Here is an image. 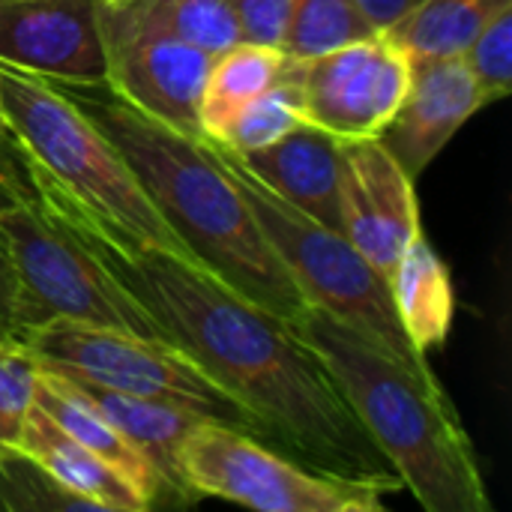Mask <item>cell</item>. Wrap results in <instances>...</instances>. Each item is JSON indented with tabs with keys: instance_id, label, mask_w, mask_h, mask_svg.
Listing matches in <instances>:
<instances>
[{
	"instance_id": "cell-19",
	"label": "cell",
	"mask_w": 512,
	"mask_h": 512,
	"mask_svg": "<svg viewBox=\"0 0 512 512\" xmlns=\"http://www.w3.org/2000/svg\"><path fill=\"white\" fill-rule=\"evenodd\" d=\"M285 51L276 45L237 42L213 57L201 99H198V126L201 138L219 141L234 114L273 87L282 75Z\"/></svg>"
},
{
	"instance_id": "cell-17",
	"label": "cell",
	"mask_w": 512,
	"mask_h": 512,
	"mask_svg": "<svg viewBox=\"0 0 512 512\" xmlns=\"http://www.w3.org/2000/svg\"><path fill=\"white\" fill-rule=\"evenodd\" d=\"M387 285L393 309L411 345L420 354L441 348L456 318V291L450 267L441 261L423 231L414 234V240L405 246L387 276Z\"/></svg>"
},
{
	"instance_id": "cell-10",
	"label": "cell",
	"mask_w": 512,
	"mask_h": 512,
	"mask_svg": "<svg viewBox=\"0 0 512 512\" xmlns=\"http://www.w3.org/2000/svg\"><path fill=\"white\" fill-rule=\"evenodd\" d=\"M282 72L303 123L354 141L378 138L390 123L411 84V57L387 33H372L315 57L285 54Z\"/></svg>"
},
{
	"instance_id": "cell-4",
	"label": "cell",
	"mask_w": 512,
	"mask_h": 512,
	"mask_svg": "<svg viewBox=\"0 0 512 512\" xmlns=\"http://www.w3.org/2000/svg\"><path fill=\"white\" fill-rule=\"evenodd\" d=\"M426 512H492L474 444L438 375H417L342 321L309 306L294 324Z\"/></svg>"
},
{
	"instance_id": "cell-30",
	"label": "cell",
	"mask_w": 512,
	"mask_h": 512,
	"mask_svg": "<svg viewBox=\"0 0 512 512\" xmlns=\"http://www.w3.org/2000/svg\"><path fill=\"white\" fill-rule=\"evenodd\" d=\"M0 138H9V129H6V117H3V105H0ZM12 141V138H9Z\"/></svg>"
},
{
	"instance_id": "cell-23",
	"label": "cell",
	"mask_w": 512,
	"mask_h": 512,
	"mask_svg": "<svg viewBox=\"0 0 512 512\" xmlns=\"http://www.w3.org/2000/svg\"><path fill=\"white\" fill-rule=\"evenodd\" d=\"M174 36L186 39L189 45L222 54L225 48L243 42L240 24L228 0H141Z\"/></svg>"
},
{
	"instance_id": "cell-28",
	"label": "cell",
	"mask_w": 512,
	"mask_h": 512,
	"mask_svg": "<svg viewBox=\"0 0 512 512\" xmlns=\"http://www.w3.org/2000/svg\"><path fill=\"white\" fill-rule=\"evenodd\" d=\"M423 0H357V6L363 9V15L369 18V24L384 33L390 30L396 21H402L408 12H414Z\"/></svg>"
},
{
	"instance_id": "cell-13",
	"label": "cell",
	"mask_w": 512,
	"mask_h": 512,
	"mask_svg": "<svg viewBox=\"0 0 512 512\" xmlns=\"http://www.w3.org/2000/svg\"><path fill=\"white\" fill-rule=\"evenodd\" d=\"M480 108L474 75L462 57L411 60L408 93L378 141L417 180Z\"/></svg>"
},
{
	"instance_id": "cell-8",
	"label": "cell",
	"mask_w": 512,
	"mask_h": 512,
	"mask_svg": "<svg viewBox=\"0 0 512 512\" xmlns=\"http://www.w3.org/2000/svg\"><path fill=\"white\" fill-rule=\"evenodd\" d=\"M183 483L201 498H222L261 512H384V480L306 471L255 435L201 420L177 450Z\"/></svg>"
},
{
	"instance_id": "cell-24",
	"label": "cell",
	"mask_w": 512,
	"mask_h": 512,
	"mask_svg": "<svg viewBox=\"0 0 512 512\" xmlns=\"http://www.w3.org/2000/svg\"><path fill=\"white\" fill-rule=\"evenodd\" d=\"M39 372V360L18 339H0V462L15 453L24 420L36 402Z\"/></svg>"
},
{
	"instance_id": "cell-15",
	"label": "cell",
	"mask_w": 512,
	"mask_h": 512,
	"mask_svg": "<svg viewBox=\"0 0 512 512\" xmlns=\"http://www.w3.org/2000/svg\"><path fill=\"white\" fill-rule=\"evenodd\" d=\"M15 456L27 459L54 486H60L72 498L90 504L93 510H150V501L126 474H120L102 456H96L93 450H87L84 444L69 438L36 402H33V408L24 420V429L18 435Z\"/></svg>"
},
{
	"instance_id": "cell-2",
	"label": "cell",
	"mask_w": 512,
	"mask_h": 512,
	"mask_svg": "<svg viewBox=\"0 0 512 512\" xmlns=\"http://www.w3.org/2000/svg\"><path fill=\"white\" fill-rule=\"evenodd\" d=\"M60 87L120 147L198 267L279 318L297 324L309 312L306 297L204 138L147 117L105 84Z\"/></svg>"
},
{
	"instance_id": "cell-12",
	"label": "cell",
	"mask_w": 512,
	"mask_h": 512,
	"mask_svg": "<svg viewBox=\"0 0 512 512\" xmlns=\"http://www.w3.org/2000/svg\"><path fill=\"white\" fill-rule=\"evenodd\" d=\"M99 0H0V63L54 84H105Z\"/></svg>"
},
{
	"instance_id": "cell-31",
	"label": "cell",
	"mask_w": 512,
	"mask_h": 512,
	"mask_svg": "<svg viewBox=\"0 0 512 512\" xmlns=\"http://www.w3.org/2000/svg\"><path fill=\"white\" fill-rule=\"evenodd\" d=\"M9 201H15V198H12L6 189H0V207H3V204H9Z\"/></svg>"
},
{
	"instance_id": "cell-9",
	"label": "cell",
	"mask_w": 512,
	"mask_h": 512,
	"mask_svg": "<svg viewBox=\"0 0 512 512\" xmlns=\"http://www.w3.org/2000/svg\"><path fill=\"white\" fill-rule=\"evenodd\" d=\"M105 87L147 117L201 138L198 99L213 54L174 36L141 0H99Z\"/></svg>"
},
{
	"instance_id": "cell-21",
	"label": "cell",
	"mask_w": 512,
	"mask_h": 512,
	"mask_svg": "<svg viewBox=\"0 0 512 512\" xmlns=\"http://www.w3.org/2000/svg\"><path fill=\"white\" fill-rule=\"evenodd\" d=\"M372 33L378 30L357 0H294L279 48L288 57H315Z\"/></svg>"
},
{
	"instance_id": "cell-22",
	"label": "cell",
	"mask_w": 512,
	"mask_h": 512,
	"mask_svg": "<svg viewBox=\"0 0 512 512\" xmlns=\"http://www.w3.org/2000/svg\"><path fill=\"white\" fill-rule=\"evenodd\" d=\"M297 123H303L300 111H297V96H294L291 81L282 72L273 87H267L261 96H255L249 105H243L234 114V120L225 126V132L216 144H222L234 153H252V150H261V147L279 141Z\"/></svg>"
},
{
	"instance_id": "cell-5",
	"label": "cell",
	"mask_w": 512,
	"mask_h": 512,
	"mask_svg": "<svg viewBox=\"0 0 512 512\" xmlns=\"http://www.w3.org/2000/svg\"><path fill=\"white\" fill-rule=\"evenodd\" d=\"M207 147L246 198L258 228L264 231L267 243L285 264L306 303L342 321L366 342L399 360L405 369L417 375H435L426 354L411 345L399 324L387 276H381L342 231L324 228L279 198L273 189H267L228 147L216 141H207Z\"/></svg>"
},
{
	"instance_id": "cell-25",
	"label": "cell",
	"mask_w": 512,
	"mask_h": 512,
	"mask_svg": "<svg viewBox=\"0 0 512 512\" xmlns=\"http://www.w3.org/2000/svg\"><path fill=\"white\" fill-rule=\"evenodd\" d=\"M474 75L483 108L507 99L512 90V6L501 9L462 51Z\"/></svg>"
},
{
	"instance_id": "cell-32",
	"label": "cell",
	"mask_w": 512,
	"mask_h": 512,
	"mask_svg": "<svg viewBox=\"0 0 512 512\" xmlns=\"http://www.w3.org/2000/svg\"><path fill=\"white\" fill-rule=\"evenodd\" d=\"M0 339H12V336H9V333H6V330L0 327Z\"/></svg>"
},
{
	"instance_id": "cell-7",
	"label": "cell",
	"mask_w": 512,
	"mask_h": 512,
	"mask_svg": "<svg viewBox=\"0 0 512 512\" xmlns=\"http://www.w3.org/2000/svg\"><path fill=\"white\" fill-rule=\"evenodd\" d=\"M18 342L42 369L63 378L180 405L210 423L264 438L255 417L174 342L66 318L24 327Z\"/></svg>"
},
{
	"instance_id": "cell-3",
	"label": "cell",
	"mask_w": 512,
	"mask_h": 512,
	"mask_svg": "<svg viewBox=\"0 0 512 512\" xmlns=\"http://www.w3.org/2000/svg\"><path fill=\"white\" fill-rule=\"evenodd\" d=\"M0 105L45 213L117 252H165L195 264L120 147L60 84L0 63Z\"/></svg>"
},
{
	"instance_id": "cell-14",
	"label": "cell",
	"mask_w": 512,
	"mask_h": 512,
	"mask_svg": "<svg viewBox=\"0 0 512 512\" xmlns=\"http://www.w3.org/2000/svg\"><path fill=\"white\" fill-rule=\"evenodd\" d=\"M342 144L345 138L327 129L297 123L261 150L231 153L303 216L321 222L324 228L342 231Z\"/></svg>"
},
{
	"instance_id": "cell-18",
	"label": "cell",
	"mask_w": 512,
	"mask_h": 512,
	"mask_svg": "<svg viewBox=\"0 0 512 512\" xmlns=\"http://www.w3.org/2000/svg\"><path fill=\"white\" fill-rule=\"evenodd\" d=\"M36 405L69 438H75L78 444H84L87 450L102 456L108 465H114L120 474H126L144 492L150 507L165 498L162 495V483H159L156 471L150 468V462L78 393V387L69 378L42 369L39 372V384H36Z\"/></svg>"
},
{
	"instance_id": "cell-6",
	"label": "cell",
	"mask_w": 512,
	"mask_h": 512,
	"mask_svg": "<svg viewBox=\"0 0 512 512\" xmlns=\"http://www.w3.org/2000/svg\"><path fill=\"white\" fill-rule=\"evenodd\" d=\"M0 255L18 282V333L66 318L171 342L153 312L105 261L36 201L0 207Z\"/></svg>"
},
{
	"instance_id": "cell-29",
	"label": "cell",
	"mask_w": 512,
	"mask_h": 512,
	"mask_svg": "<svg viewBox=\"0 0 512 512\" xmlns=\"http://www.w3.org/2000/svg\"><path fill=\"white\" fill-rule=\"evenodd\" d=\"M0 327L12 339H18V282L3 255H0Z\"/></svg>"
},
{
	"instance_id": "cell-11",
	"label": "cell",
	"mask_w": 512,
	"mask_h": 512,
	"mask_svg": "<svg viewBox=\"0 0 512 512\" xmlns=\"http://www.w3.org/2000/svg\"><path fill=\"white\" fill-rule=\"evenodd\" d=\"M342 234L381 273L390 276L405 246L420 234L414 180L378 138L342 144Z\"/></svg>"
},
{
	"instance_id": "cell-20",
	"label": "cell",
	"mask_w": 512,
	"mask_h": 512,
	"mask_svg": "<svg viewBox=\"0 0 512 512\" xmlns=\"http://www.w3.org/2000/svg\"><path fill=\"white\" fill-rule=\"evenodd\" d=\"M512 0H423L384 30L411 60L462 57L471 39Z\"/></svg>"
},
{
	"instance_id": "cell-26",
	"label": "cell",
	"mask_w": 512,
	"mask_h": 512,
	"mask_svg": "<svg viewBox=\"0 0 512 512\" xmlns=\"http://www.w3.org/2000/svg\"><path fill=\"white\" fill-rule=\"evenodd\" d=\"M240 24V36L258 45H282L294 0H228Z\"/></svg>"
},
{
	"instance_id": "cell-27",
	"label": "cell",
	"mask_w": 512,
	"mask_h": 512,
	"mask_svg": "<svg viewBox=\"0 0 512 512\" xmlns=\"http://www.w3.org/2000/svg\"><path fill=\"white\" fill-rule=\"evenodd\" d=\"M0 189H6L15 201H36L27 168L9 138H0Z\"/></svg>"
},
{
	"instance_id": "cell-1",
	"label": "cell",
	"mask_w": 512,
	"mask_h": 512,
	"mask_svg": "<svg viewBox=\"0 0 512 512\" xmlns=\"http://www.w3.org/2000/svg\"><path fill=\"white\" fill-rule=\"evenodd\" d=\"M63 225L153 312L168 339L255 417L264 438L300 453L318 471L405 489L294 321L255 306L177 255L117 252L87 231Z\"/></svg>"
},
{
	"instance_id": "cell-16",
	"label": "cell",
	"mask_w": 512,
	"mask_h": 512,
	"mask_svg": "<svg viewBox=\"0 0 512 512\" xmlns=\"http://www.w3.org/2000/svg\"><path fill=\"white\" fill-rule=\"evenodd\" d=\"M72 381V378H69ZM78 393L150 462L162 483V495L171 504H189L198 495L183 483L177 468V450L183 438L204 420L195 411H186L180 405H168L159 399H141L129 393H114L105 387H93L84 381H72Z\"/></svg>"
}]
</instances>
